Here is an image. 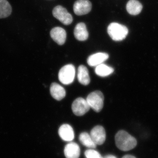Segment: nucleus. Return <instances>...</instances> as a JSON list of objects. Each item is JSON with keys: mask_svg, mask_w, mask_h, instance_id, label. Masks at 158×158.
<instances>
[{"mask_svg": "<svg viewBox=\"0 0 158 158\" xmlns=\"http://www.w3.org/2000/svg\"><path fill=\"white\" fill-rule=\"evenodd\" d=\"M115 142L117 148L123 151L133 149L137 145V140L127 132L121 130L115 136Z\"/></svg>", "mask_w": 158, "mask_h": 158, "instance_id": "obj_1", "label": "nucleus"}, {"mask_svg": "<svg viewBox=\"0 0 158 158\" xmlns=\"http://www.w3.org/2000/svg\"><path fill=\"white\" fill-rule=\"evenodd\" d=\"M108 34L114 41H122L125 39L128 34V30L126 26L117 23H111L108 26Z\"/></svg>", "mask_w": 158, "mask_h": 158, "instance_id": "obj_2", "label": "nucleus"}, {"mask_svg": "<svg viewBox=\"0 0 158 158\" xmlns=\"http://www.w3.org/2000/svg\"><path fill=\"white\" fill-rule=\"evenodd\" d=\"M86 100L90 108L97 113L100 112L103 107L104 97L100 91L96 90L91 92L87 97Z\"/></svg>", "mask_w": 158, "mask_h": 158, "instance_id": "obj_3", "label": "nucleus"}, {"mask_svg": "<svg viewBox=\"0 0 158 158\" xmlns=\"http://www.w3.org/2000/svg\"><path fill=\"white\" fill-rule=\"evenodd\" d=\"M75 73V68L73 65L68 64L65 65L59 70V80L63 85H70L73 82Z\"/></svg>", "mask_w": 158, "mask_h": 158, "instance_id": "obj_4", "label": "nucleus"}, {"mask_svg": "<svg viewBox=\"0 0 158 158\" xmlns=\"http://www.w3.org/2000/svg\"><path fill=\"white\" fill-rule=\"evenodd\" d=\"M52 13L54 17L65 25L70 24L73 20L71 15L62 6L55 7L53 10Z\"/></svg>", "mask_w": 158, "mask_h": 158, "instance_id": "obj_5", "label": "nucleus"}, {"mask_svg": "<svg viewBox=\"0 0 158 158\" xmlns=\"http://www.w3.org/2000/svg\"><path fill=\"white\" fill-rule=\"evenodd\" d=\"M90 107L86 99L78 98L75 100L72 105V110L75 115L82 116L90 110Z\"/></svg>", "mask_w": 158, "mask_h": 158, "instance_id": "obj_6", "label": "nucleus"}, {"mask_svg": "<svg viewBox=\"0 0 158 158\" xmlns=\"http://www.w3.org/2000/svg\"><path fill=\"white\" fill-rule=\"evenodd\" d=\"M92 4L89 0H77L73 6V11L77 15H82L91 11Z\"/></svg>", "mask_w": 158, "mask_h": 158, "instance_id": "obj_7", "label": "nucleus"}, {"mask_svg": "<svg viewBox=\"0 0 158 158\" xmlns=\"http://www.w3.org/2000/svg\"><path fill=\"white\" fill-rule=\"evenodd\" d=\"M90 135L96 145H102L106 141V131L101 126L94 127L90 131Z\"/></svg>", "mask_w": 158, "mask_h": 158, "instance_id": "obj_8", "label": "nucleus"}, {"mask_svg": "<svg viewBox=\"0 0 158 158\" xmlns=\"http://www.w3.org/2000/svg\"><path fill=\"white\" fill-rule=\"evenodd\" d=\"M50 36L52 39L59 45H63L66 40V31L60 27H56L52 29L50 31Z\"/></svg>", "mask_w": 158, "mask_h": 158, "instance_id": "obj_9", "label": "nucleus"}, {"mask_svg": "<svg viewBox=\"0 0 158 158\" xmlns=\"http://www.w3.org/2000/svg\"><path fill=\"white\" fill-rule=\"evenodd\" d=\"M59 134L62 140L71 142L74 138V132L73 128L68 124L62 125L59 130Z\"/></svg>", "mask_w": 158, "mask_h": 158, "instance_id": "obj_10", "label": "nucleus"}, {"mask_svg": "<svg viewBox=\"0 0 158 158\" xmlns=\"http://www.w3.org/2000/svg\"><path fill=\"white\" fill-rule=\"evenodd\" d=\"M109 58V55L104 52L94 54L88 57L87 62L90 66H96L103 63Z\"/></svg>", "mask_w": 158, "mask_h": 158, "instance_id": "obj_11", "label": "nucleus"}, {"mask_svg": "<svg viewBox=\"0 0 158 158\" xmlns=\"http://www.w3.org/2000/svg\"><path fill=\"white\" fill-rule=\"evenodd\" d=\"M81 150L78 144L71 142L65 145L64 148V154L66 158H79Z\"/></svg>", "mask_w": 158, "mask_h": 158, "instance_id": "obj_12", "label": "nucleus"}, {"mask_svg": "<svg viewBox=\"0 0 158 158\" xmlns=\"http://www.w3.org/2000/svg\"><path fill=\"white\" fill-rule=\"evenodd\" d=\"M75 37L79 41H85L88 39V32L86 25L84 23H78L74 31Z\"/></svg>", "mask_w": 158, "mask_h": 158, "instance_id": "obj_13", "label": "nucleus"}, {"mask_svg": "<svg viewBox=\"0 0 158 158\" xmlns=\"http://www.w3.org/2000/svg\"><path fill=\"white\" fill-rule=\"evenodd\" d=\"M50 90L51 95L56 100H61L65 97L66 95L65 89L57 83H52Z\"/></svg>", "mask_w": 158, "mask_h": 158, "instance_id": "obj_14", "label": "nucleus"}, {"mask_svg": "<svg viewBox=\"0 0 158 158\" xmlns=\"http://www.w3.org/2000/svg\"><path fill=\"white\" fill-rule=\"evenodd\" d=\"M77 78L79 82L84 85H88L90 83V78L88 69L84 65L79 66L78 69Z\"/></svg>", "mask_w": 158, "mask_h": 158, "instance_id": "obj_15", "label": "nucleus"}, {"mask_svg": "<svg viewBox=\"0 0 158 158\" xmlns=\"http://www.w3.org/2000/svg\"><path fill=\"white\" fill-rule=\"evenodd\" d=\"M127 12L131 15L139 14L142 9V6L137 0H130L126 6Z\"/></svg>", "mask_w": 158, "mask_h": 158, "instance_id": "obj_16", "label": "nucleus"}, {"mask_svg": "<svg viewBox=\"0 0 158 158\" xmlns=\"http://www.w3.org/2000/svg\"><path fill=\"white\" fill-rule=\"evenodd\" d=\"M12 8L7 0H0V19L6 18L11 15Z\"/></svg>", "mask_w": 158, "mask_h": 158, "instance_id": "obj_17", "label": "nucleus"}, {"mask_svg": "<svg viewBox=\"0 0 158 158\" xmlns=\"http://www.w3.org/2000/svg\"><path fill=\"white\" fill-rule=\"evenodd\" d=\"M79 140L83 145L90 149H94L96 147L90 135L87 132H82L79 136Z\"/></svg>", "mask_w": 158, "mask_h": 158, "instance_id": "obj_18", "label": "nucleus"}, {"mask_svg": "<svg viewBox=\"0 0 158 158\" xmlns=\"http://www.w3.org/2000/svg\"><path fill=\"white\" fill-rule=\"evenodd\" d=\"M113 72L114 69L112 67L103 63L96 66L95 69L96 74L101 77H107L113 73Z\"/></svg>", "mask_w": 158, "mask_h": 158, "instance_id": "obj_19", "label": "nucleus"}, {"mask_svg": "<svg viewBox=\"0 0 158 158\" xmlns=\"http://www.w3.org/2000/svg\"><path fill=\"white\" fill-rule=\"evenodd\" d=\"M85 155L86 158H103L98 152L93 149L87 150Z\"/></svg>", "mask_w": 158, "mask_h": 158, "instance_id": "obj_20", "label": "nucleus"}, {"mask_svg": "<svg viewBox=\"0 0 158 158\" xmlns=\"http://www.w3.org/2000/svg\"><path fill=\"white\" fill-rule=\"evenodd\" d=\"M103 158H117L115 156L112 155H108L104 157Z\"/></svg>", "mask_w": 158, "mask_h": 158, "instance_id": "obj_21", "label": "nucleus"}, {"mask_svg": "<svg viewBox=\"0 0 158 158\" xmlns=\"http://www.w3.org/2000/svg\"><path fill=\"white\" fill-rule=\"evenodd\" d=\"M122 158H136L135 157L132 155H127L124 156Z\"/></svg>", "mask_w": 158, "mask_h": 158, "instance_id": "obj_22", "label": "nucleus"}]
</instances>
